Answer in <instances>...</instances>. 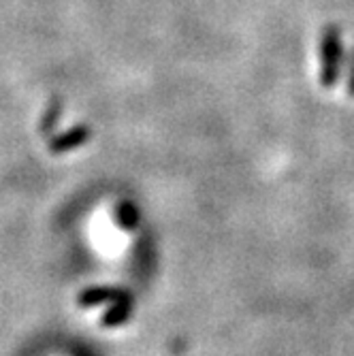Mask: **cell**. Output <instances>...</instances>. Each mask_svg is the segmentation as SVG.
Wrapping results in <instances>:
<instances>
[{
    "label": "cell",
    "mask_w": 354,
    "mask_h": 356,
    "mask_svg": "<svg viewBox=\"0 0 354 356\" xmlns=\"http://www.w3.org/2000/svg\"><path fill=\"white\" fill-rule=\"evenodd\" d=\"M339 64H341V43L339 32L335 26H329L323 37V83L331 88L339 77Z\"/></svg>",
    "instance_id": "1"
},
{
    "label": "cell",
    "mask_w": 354,
    "mask_h": 356,
    "mask_svg": "<svg viewBox=\"0 0 354 356\" xmlns=\"http://www.w3.org/2000/svg\"><path fill=\"white\" fill-rule=\"evenodd\" d=\"M128 297L126 290L122 288H115V286H92V288H86L79 293L77 297V303L81 307H94V305H101V303H107V301H120Z\"/></svg>",
    "instance_id": "2"
},
{
    "label": "cell",
    "mask_w": 354,
    "mask_h": 356,
    "mask_svg": "<svg viewBox=\"0 0 354 356\" xmlns=\"http://www.w3.org/2000/svg\"><path fill=\"white\" fill-rule=\"evenodd\" d=\"M131 316H133V299L131 297H124L111 309H107L103 314L101 325L107 327V329H115V327H122Z\"/></svg>",
    "instance_id": "3"
},
{
    "label": "cell",
    "mask_w": 354,
    "mask_h": 356,
    "mask_svg": "<svg viewBox=\"0 0 354 356\" xmlns=\"http://www.w3.org/2000/svg\"><path fill=\"white\" fill-rule=\"evenodd\" d=\"M88 137H90V131H88L86 126H79V128H73L71 133H67V135H62V137L54 139V141L49 143V149L56 152V154H60V152H69V149L79 147L81 143H86Z\"/></svg>",
    "instance_id": "4"
},
{
    "label": "cell",
    "mask_w": 354,
    "mask_h": 356,
    "mask_svg": "<svg viewBox=\"0 0 354 356\" xmlns=\"http://www.w3.org/2000/svg\"><path fill=\"white\" fill-rule=\"evenodd\" d=\"M139 220H141V216H139V209L135 207V203H131V201L118 203V207H115V222H118L120 229L133 231V229H137V226H139Z\"/></svg>",
    "instance_id": "5"
},
{
    "label": "cell",
    "mask_w": 354,
    "mask_h": 356,
    "mask_svg": "<svg viewBox=\"0 0 354 356\" xmlns=\"http://www.w3.org/2000/svg\"><path fill=\"white\" fill-rule=\"evenodd\" d=\"M350 79H348V92L354 96V56H352V64H350Z\"/></svg>",
    "instance_id": "6"
}]
</instances>
